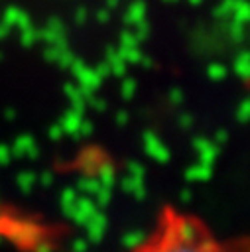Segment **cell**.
I'll return each instance as SVG.
<instances>
[{
	"label": "cell",
	"mask_w": 250,
	"mask_h": 252,
	"mask_svg": "<svg viewBox=\"0 0 250 252\" xmlns=\"http://www.w3.org/2000/svg\"><path fill=\"white\" fill-rule=\"evenodd\" d=\"M130 252H250V240L222 236L197 215L163 207Z\"/></svg>",
	"instance_id": "cell-1"
}]
</instances>
